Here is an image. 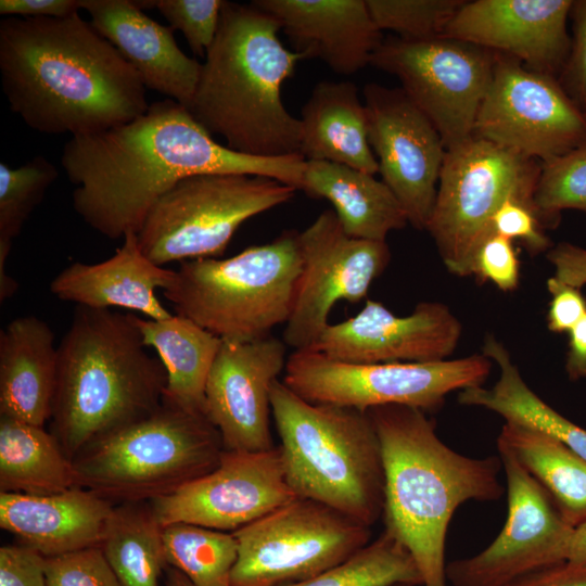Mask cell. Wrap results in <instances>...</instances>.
<instances>
[{
    "label": "cell",
    "mask_w": 586,
    "mask_h": 586,
    "mask_svg": "<svg viewBox=\"0 0 586 586\" xmlns=\"http://www.w3.org/2000/svg\"><path fill=\"white\" fill-rule=\"evenodd\" d=\"M302 155H245L216 142L187 107L171 99L139 117L72 137L61 165L75 188V212L93 230L116 240L138 233L150 209L180 179L201 174H246L300 190Z\"/></svg>",
    "instance_id": "1"
},
{
    "label": "cell",
    "mask_w": 586,
    "mask_h": 586,
    "mask_svg": "<svg viewBox=\"0 0 586 586\" xmlns=\"http://www.w3.org/2000/svg\"><path fill=\"white\" fill-rule=\"evenodd\" d=\"M0 77L11 111L46 135L94 133L150 106L135 68L79 13L1 20Z\"/></svg>",
    "instance_id": "2"
},
{
    "label": "cell",
    "mask_w": 586,
    "mask_h": 586,
    "mask_svg": "<svg viewBox=\"0 0 586 586\" xmlns=\"http://www.w3.org/2000/svg\"><path fill=\"white\" fill-rule=\"evenodd\" d=\"M368 413L382 451L385 530L412 556L422 586H448V525L464 502L501 497V460L499 456L468 457L451 449L418 408L384 405Z\"/></svg>",
    "instance_id": "3"
},
{
    "label": "cell",
    "mask_w": 586,
    "mask_h": 586,
    "mask_svg": "<svg viewBox=\"0 0 586 586\" xmlns=\"http://www.w3.org/2000/svg\"><path fill=\"white\" fill-rule=\"evenodd\" d=\"M279 30L278 22L252 3L224 0L188 109L207 132L245 155H301V120L285 109L281 90L304 58L282 44Z\"/></svg>",
    "instance_id": "4"
},
{
    "label": "cell",
    "mask_w": 586,
    "mask_h": 586,
    "mask_svg": "<svg viewBox=\"0 0 586 586\" xmlns=\"http://www.w3.org/2000/svg\"><path fill=\"white\" fill-rule=\"evenodd\" d=\"M166 371L132 314L77 306L58 346L51 433L72 460L99 438L154 412Z\"/></svg>",
    "instance_id": "5"
},
{
    "label": "cell",
    "mask_w": 586,
    "mask_h": 586,
    "mask_svg": "<svg viewBox=\"0 0 586 586\" xmlns=\"http://www.w3.org/2000/svg\"><path fill=\"white\" fill-rule=\"evenodd\" d=\"M270 402L285 479L295 496L371 527L383 514L384 470L368 411L309 403L279 379Z\"/></svg>",
    "instance_id": "6"
},
{
    "label": "cell",
    "mask_w": 586,
    "mask_h": 586,
    "mask_svg": "<svg viewBox=\"0 0 586 586\" xmlns=\"http://www.w3.org/2000/svg\"><path fill=\"white\" fill-rule=\"evenodd\" d=\"M298 235L288 230L229 258L182 262L163 294L177 315L224 341L268 336L291 315L302 268Z\"/></svg>",
    "instance_id": "7"
},
{
    "label": "cell",
    "mask_w": 586,
    "mask_h": 586,
    "mask_svg": "<svg viewBox=\"0 0 586 586\" xmlns=\"http://www.w3.org/2000/svg\"><path fill=\"white\" fill-rule=\"evenodd\" d=\"M206 416L165 402L74 459L77 486L113 501L150 502L214 470L224 453Z\"/></svg>",
    "instance_id": "8"
},
{
    "label": "cell",
    "mask_w": 586,
    "mask_h": 586,
    "mask_svg": "<svg viewBox=\"0 0 586 586\" xmlns=\"http://www.w3.org/2000/svg\"><path fill=\"white\" fill-rule=\"evenodd\" d=\"M295 191L256 175L184 177L150 209L137 233L139 246L158 266L217 258L244 221L289 202Z\"/></svg>",
    "instance_id": "9"
},
{
    "label": "cell",
    "mask_w": 586,
    "mask_h": 586,
    "mask_svg": "<svg viewBox=\"0 0 586 586\" xmlns=\"http://www.w3.org/2000/svg\"><path fill=\"white\" fill-rule=\"evenodd\" d=\"M540 166L538 161L473 136L446 150L425 230L449 272L472 276L474 255L493 232L492 218L506 201L519 200L535 209Z\"/></svg>",
    "instance_id": "10"
},
{
    "label": "cell",
    "mask_w": 586,
    "mask_h": 586,
    "mask_svg": "<svg viewBox=\"0 0 586 586\" xmlns=\"http://www.w3.org/2000/svg\"><path fill=\"white\" fill-rule=\"evenodd\" d=\"M491 361L474 354L431 362L351 364L301 349L288 357L282 381L313 404L361 411L405 405L425 412L441 408L450 392L483 385Z\"/></svg>",
    "instance_id": "11"
},
{
    "label": "cell",
    "mask_w": 586,
    "mask_h": 586,
    "mask_svg": "<svg viewBox=\"0 0 586 586\" xmlns=\"http://www.w3.org/2000/svg\"><path fill=\"white\" fill-rule=\"evenodd\" d=\"M238 559L231 586H286L341 563L371 539V527L315 500L296 497L232 532Z\"/></svg>",
    "instance_id": "12"
},
{
    "label": "cell",
    "mask_w": 586,
    "mask_h": 586,
    "mask_svg": "<svg viewBox=\"0 0 586 586\" xmlns=\"http://www.w3.org/2000/svg\"><path fill=\"white\" fill-rule=\"evenodd\" d=\"M495 52L448 37L383 39L370 65L395 76L440 133L446 150L473 136Z\"/></svg>",
    "instance_id": "13"
},
{
    "label": "cell",
    "mask_w": 586,
    "mask_h": 586,
    "mask_svg": "<svg viewBox=\"0 0 586 586\" xmlns=\"http://www.w3.org/2000/svg\"><path fill=\"white\" fill-rule=\"evenodd\" d=\"M473 137L544 163L586 141V116L556 77L495 52Z\"/></svg>",
    "instance_id": "14"
},
{
    "label": "cell",
    "mask_w": 586,
    "mask_h": 586,
    "mask_svg": "<svg viewBox=\"0 0 586 586\" xmlns=\"http://www.w3.org/2000/svg\"><path fill=\"white\" fill-rule=\"evenodd\" d=\"M507 483V519L496 538L482 551L446 564L453 586H505L566 561L574 531L549 494L497 443Z\"/></svg>",
    "instance_id": "15"
},
{
    "label": "cell",
    "mask_w": 586,
    "mask_h": 586,
    "mask_svg": "<svg viewBox=\"0 0 586 586\" xmlns=\"http://www.w3.org/2000/svg\"><path fill=\"white\" fill-rule=\"evenodd\" d=\"M302 268L283 342L310 349L340 301L358 303L391 260L386 241L347 235L333 209H326L298 235Z\"/></svg>",
    "instance_id": "16"
},
{
    "label": "cell",
    "mask_w": 586,
    "mask_h": 586,
    "mask_svg": "<svg viewBox=\"0 0 586 586\" xmlns=\"http://www.w3.org/2000/svg\"><path fill=\"white\" fill-rule=\"evenodd\" d=\"M295 498L275 446L225 449L214 470L149 504L162 526L181 522L232 533Z\"/></svg>",
    "instance_id": "17"
},
{
    "label": "cell",
    "mask_w": 586,
    "mask_h": 586,
    "mask_svg": "<svg viewBox=\"0 0 586 586\" xmlns=\"http://www.w3.org/2000/svg\"><path fill=\"white\" fill-rule=\"evenodd\" d=\"M364 99L369 143L382 181L400 202L408 222L425 230L446 154L442 138L402 88L370 82Z\"/></svg>",
    "instance_id": "18"
},
{
    "label": "cell",
    "mask_w": 586,
    "mask_h": 586,
    "mask_svg": "<svg viewBox=\"0 0 586 586\" xmlns=\"http://www.w3.org/2000/svg\"><path fill=\"white\" fill-rule=\"evenodd\" d=\"M286 360V344L272 335L247 342L221 340L206 381L205 413L226 450L275 447L270 391Z\"/></svg>",
    "instance_id": "19"
},
{
    "label": "cell",
    "mask_w": 586,
    "mask_h": 586,
    "mask_svg": "<svg viewBox=\"0 0 586 586\" xmlns=\"http://www.w3.org/2000/svg\"><path fill=\"white\" fill-rule=\"evenodd\" d=\"M461 330L441 302H421L410 315L396 316L367 300L355 316L329 323L310 349L351 364L440 361L455 351Z\"/></svg>",
    "instance_id": "20"
},
{
    "label": "cell",
    "mask_w": 586,
    "mask_h": 586,
    "mask_svg": "<svg viewBox=\"0 0 586 586\" xmlns=\"http://www.w3.org/2000/svg\"><path fill=\"white\" fill-rule=\"evenodd\" d=\"M572 0L466 1L442 37L515 59L528 69L556 77L570 53L566 29Z\"/></svg>",
    "instance_id": "21"
},
{
    "label": "cell",
    "mask_w": 586,
    "mask_h": 586,
    "mask_svg": "<svg viewBox=\"0 0 586 586\" xmlns=\"http://www.w3.org/2000/svg\"><path fill=\"white\" fill-rule=\"evenodd\" d=\"M92 27L135 68L145 88L189 109L202 64L177 44L173 29L133 0H80Z\"/></svg>",
    "instance_id": "22"
},
{
    "label": "cell",
    "mask_w": 586,
    "mask_h": 586,
    "mask_svg": "<svg viewBox=\"0 0 586 586\" xmlns=\"http://www.w3.org/2000/svg\"><path fill=\"white\" fill-rule=\"evenodd\" d=\"M272 16L304 59H319L339 75L370 64L382 43L366 0H254Z\"/></svg>",
    "instance_id": "23"
},
{
    "label": "cell",
    "mask_w": 586,
    "mask_h": 586,
    "mask_svg": "<svg viewBox=\"0 0 586 586\" xmlns=\"http://www.w3.org/2000/svg\"><path fill=\"white\" fill-rule=\"evenodd\" d=\"M115 506L75 486L51 495L0 493V527L42 556L100 547Z\"/></svg>",
    "instance_id": "24"
},
{
    "label": "cell",
    "mask_w": 586,
    "mask_h": 586,
    "mask_svg": "<svg viewBox=\"0 0 586 586\" xmlns=\"http://www.w3.org/2000/svg\"><path fill=\"white\" fill-rule=\"evenodd\" d=\"M176 270L158 266L141 251L137 234L128 232L120 247L97 264L73 263L50 283V292L64 302L90 308L120 307L148 319L171 317L156 295L174 281Z\"/></svg>",
    "instance_id": "25"
},
{
    "label": "cell",
    "mask_w": 586,
    "mask_h": 586,
    "mask_svg": "<svg viewBox=\"0 0 586 586\" xmlns=\"http://www.w3.org/2000/svg\"><path fill=\"white\" fill-rule=\"evenodd\" d=\"M58 347L42 319L28 315L0 332V416L43 426L51 419Z\"/></svg>",
    "instance_id": "26"
},
{
    "label": "cell",
    "mask_w": 586,
    "mask_h": 586,
    "mask_svg": "<svg viewBox=\"0 0 586 586\" xmlns=\"http://www.w3.org/2000/svg\"><path fill=\"white\" fill-rule=\"evenodd\" d=\"M301 155L306 161L379 173L368 138V119L352 81L318 82L301 112Z\"/></svg>",
    "instance_id": "27"
},
{
    "label": "cell",
    "mask_w": 586,
    "mask_h": 586,
    "mask_svg": "<svg viewBox=\"0 0 586 586\" xmlns=\"http://www.w3.org/2000/svg\"><path fill=\"white\" fill-rule=\"evenodd\" d=\"M300 190L328 200L344 232L353 238L386 241L408 218L392 190L373 175L341 164L306 161Z\"/></svg>",
    "instance_id": "28"
},
{
    "label": "cell",
    "mask_w": 586,
    "mask_h": 586,
    "mask_svg": "<svg viewBox=\"0 0 586 586\" xmlns=\"http://www.w3.org/2000/svg\"><path fill=\"white\" fill-rule=\"evenodd\" d=\"M132 316L144 344L165 368L163 402L206 416L205 386L221 339L180 315L162 320Z\"/></svg>",
    "instance_id": "29"
},
{
    "label": "cell",
    "mask_w": 586,
    "mask_h": 586,
    "mask_svg": "<svg viewBox=\"0 0 586 586\" xmlns=\"http://www.w3.org/2000/svg\"><path fill=\"white\" fill-rule=\"evenodd\" d=\"M483 355L495 361L499 378L491 387H469L460 391L458 402L464 406L482 407L558 440L586 460V430L551 408L523 380L507 348L488 335Z\"/></svg>",
    "instance_id": "30"
},
{
    "label": "cell",
    "mask_w": 586,
    "mask_h": 586,
    "mask_svg": "<svg viewBox=\"0 0 586 586\" xmlns=\"http://www.w3.org/2000/svg\"><path fill=\"white\" fill-rule=\"evenodd\" d=\"M75 486L73 460L51 432L0 416V493L51 495Z\"/></svg>",
    "instance_id": "31"
},
{
    "label": "cell",
    "mask_w": 586,
    "mask_h": 586,
    "mask_svg": "<svg viewBox=\"0 0 586 586\" xmlns=\"http://www.w3.org/2000/svg\"><path fill=\"white\" fill-rule=\"evenodd\" d=\"M497 443L544 487L563 518L586 522V460L558 440L536 429L506 421Z\"/></svg>",
    "instance_id": "32"
},
{
    "label": "cell",
    "mask_w": 586,
    "mask_h": 586,
    "mask_svg": "<svg viewBox=\"0 0 586 586\" xmlns=\"http://www.w3.org/2000/svg\"><path fill=\"white\" fill-rule=\"evenodd\" d=\"M162 527L150 504L114 508L100 547L123 586H158L168 566Z\"/></svg>",
    "instance_id": "33"
},
{
    "label": "cell",
    "mask_w": 586,
    "mask_h": 586,
    "mask_svg": "<svg viewBox=\"0 0 586 586\" xmlns=\"http://www.w3.org/2000/svg\"><path fill=\"white\" fill-rule=\"evenodd\" d=\"M165 558L196 586H231V572L238 559L232 533L189 523L162 527Z\"/></svg>",
    "instance_id": "34"
},
{
    "label": "cell",
    "mask_w": 586,
    "mask_h": 586,
    "mask_svg": "<svg viewBox=\"0 0 586 586\" xmlns=\"http://www.w3.org/2000/svg\"><path fill=\"white\" fill-rule=\"evenodd\" d=\"M58 177L56 167L42 155H37L16 168L0 163L1 303L10 298L17 289V283L5 269L13 241Z\"/></svg>",
    "instance_id": "35"
},
{
    "label": "cell",
    "mask_w": 586,
    "mask_h": 586,
    "mask_svg": "<svg viewBox=\"0 0 586 586\" xmlns=\"http://www.w3.org/2000/svg\"><path fill=\"white\" fill-rule=\"evenodd\" d=\"M410 552L384 530L341 563L307 581L286 586H422Z\"/></svg>",
    "instance_id": "36"
},
{
    "label": "cell",
    "mask_w": 586,
    "mask_h": 586,
    "mask_svg": "<svg viewBox=\"0 0 586 586\" xmlns=\"http://www.w3.org/2000/svg\"><path fill=\"white\" fill-rule=\"evenodd\" d=\"M540 164L533 202L543 227L555 228L564 209L586 213V141Z\"/></svg>",
    "instance_id": "37"
},
{
    "label": "cell",
    "mask_w": 586,
    "mask_h": 586,
    "mask_svg": "<svg viewBox=\"0 0 586 586\" xmlns=\"http://www.w3.org/2000/svg\"><path fill=\"white\" fill-rule=\"evenodd\" d=\"M377 27L406 40L442 37L462 0H366Z\"/></svg>",
    "instance_id": "38"
},
{
    "label": "cell",
    "mask_w": 586,
    "mask_h": 586,
    "mask_svg": "<svg viewBox=\"0 0 586 586\" xmlns=\"http://www.w3.org/2000/svg\"><path fill=\"white\" fill-rule=\"evenodd\" d=\"M222 4L224 0H153L169 27L180 30L191 51L204 58L216 38Z\"/></svg>",
    "instance_id": "39"
},
{
    "label": "cell",
    "mask_w": 586,
    "mask_h": 586,
    "mask_svg": "<svg viewBox=\"0 0 586 586\" xmlns=\"http://www.w3.org/2000/svg\"><path fill=\"white\" fill-rule=\"evenodd\" d=\"M48 586H123L101 547L46 557Z\"/></svg>",
    "instance_id": "40"
},
{
    "label": "cell",
    "mask_w": 586,
    "mask_h": 586,
    "mask_svg": "<svg viewBox=\"0 0 586 586\" xmlns=\"http://www.w3.org/2000/svg\"><path fill=\"white\" fill-rule=\"evenodd\" d=\"M472 275L480 282L491 281L505 292L517 289L520 260L513 241L494 231L487 235L474 255Z\"/></svg>",
    "instance_id": "41"
},
{
    "label": "cell",
    "mask_w": 586,
    "mask_h": 586,
    "mask_svg": "<svg viewBox=\"0 0 586 586\" xmlns=\"http://www.w3.org/2000/svg\"><path fill=\"white\" fill-rule=\"evenodd\" d=\"M492 229L511 241H521L533 255L551 249V241L535 209L519 200H508L497 209L492 218Z\"/></svg>",
    "instance_id": "42"
},
{
    "label": "cell",
    "mask_w": 586,
    "mask_h": 586,
    "mask_svg": "<svg viewBox=\"0 0 586 586\" xmlns=\"http://www.w3.org/2000/svg\"><path fill=\"white\" fill-rule=\"evenodd\" d=\"M571 13L574 36L558 81L571 100L584 112L586 111V0L574 1Z\"/></svg>",
    "instance_id": "43"
},
{
    "label": "cell",
    "mask_w": 586,
    "mask_h": 586,
    "mask_svg": "<svg viewBox=\"0 0 586 586\" xmlns=\"http://www.w3.org/2000/svg\"><path fill=\"white\" fill-rule=\"evenodd\" d=\"M46 557L21 545L0 548V586H48Z\"/></svg>",
    "instance_id": "44"
},
{
    "label": "cell",
    "mask_w": 586,
    "mask_h": 586,
    "mask_svg": "<svg viewBox=\"0 0 586 586\" xmlns=\"http://www.w3.org/2000/svg\"><path fill=\"white\" fill-rule=\"evenodd\" d=\"M547 289L551 294L548 329L556 333L569 332L586 315V298L581 288L565 284L555 277L547 280Z\"/></svg>",
    "instance_id": "45"
},
{
    "label": "cell",
    "mask_w": 586,
    "mask_h": 586,
    "mask_svg": "<svg viewBox=\"0 0 586 586\" xmlns=\"http://www.w3.org/2000/svg\"><path fill=\"white\" fill-rule=\"evenodd\" d=\"M547 259L557 280L581 289L586 284V249L560 242L547 252Z\"/></svg>",
    "instance_id": "46"
},
{
    "label": "cell",
    "mask_w": 586,
    "mask_h": 586,
    "mask_svg": "<svg viewBox=\"0 0 586 586\" xmlns=\"http://www.w3.org/2000/svg\"><path fill=\"white\" fill-rule=\"evenodd\" d=\"M505 586H586V564L558 562L525 574Z\"/></svg>",
    "instance_id": "47"
},
{
    "label": "cell",
    "mask_w": 586,
    "mask_h": 586,
    "mask_svg": "<svg viewBox=\"0 0 586 586\" xmlns=\"http://www.w3.org/2000/svg\"><path fill=\"white\" fill-rule=\"evenodd\" d=\"M81 9L80 0H1L0 14L16 17H67Z\"/></svg>",
    "instance_id": "48"
},
{
    "label": "cell",
    "mask_w": 586,
    "mask_h": 586,
    "mask_svg": "<svg viewBox=\"0 0 586 586\" xmlns=\"http://www.w3.org/2000/svg\"><path fill=\"white\" fill-rule=\"evenodd\" d=\"M565 370L573 381L586 377V315L569 331Z\"/></svg>",
    "instance_id": "49"
},
{
    "label": "cell",
    "mask_w": 586,
    "mask_h": 586,
    "mask_svg": "<svg viewBox=\"0 0 586 586\" xmlns=\"http://www.w3.org/2000/svg\"><path fill=\"white\" fill-rule=\"evenodd\" d=\"M566 561L577 564H586V522L574 527Z\"/></svg>",
    "instance_id": "50"
},
{
    "label": "cell",
    "mask_w": 586,
    "mask_h": 586,
    "mask_svg": "<svg viewBox=\"0 0 586 586\" xmlns=\"http://www.w3.org/2000/svg\"><path fill=\"white\" fill-rule=\"evenodd\" d=\"M165 586H196L178 570L167 566Z\"/></svg>",
    "instance_id": "51"
},
{
    "label": "cell",
    "mask_w": 586,
    "mask_h": 586,
    "mask_svg": "<svg viewBox=\"0 0 586 586\" xmlns=\"http://www.w3.org/2000/svg\"><path fill=\"white\" fill-rule=\"evenodd\" d=\"M399 586H408V585H399Z\"/></svg>",
    "instance_id": "52"
},
{
    "label": "cell",
    "mask_w": 586,
    "mask_h": 586,
    "mask_svg": "<svg viewBox=\"0 0 586 586\" xmlns=\"http://www.w3.org/2000/svg\"><path fill=\"white\" fill-rule=\"evenodd\" d=\"M584 113H585V116H586V111H584Z\"/></svg>",
    "instance_id": "53"
}]
</instances>
